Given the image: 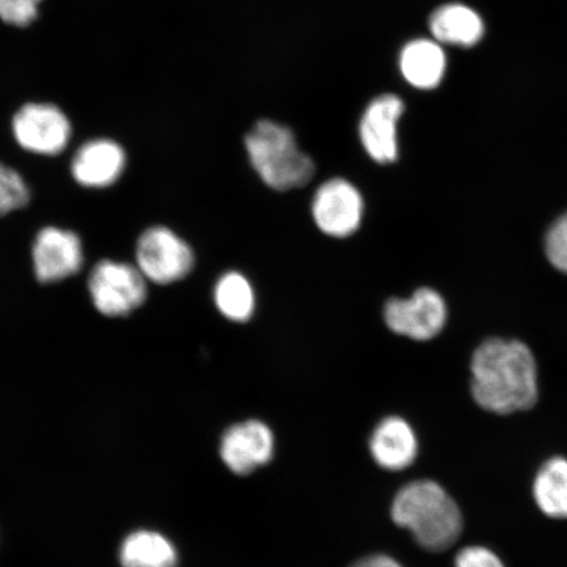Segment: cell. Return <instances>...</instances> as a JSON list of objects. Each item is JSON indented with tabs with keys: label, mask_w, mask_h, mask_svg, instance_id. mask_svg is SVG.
<instances>
[{
	"label": "cell",
	"mask_w": 567,
	"mask_h": 567,
	"mask_svg": "<svg viewBox=\"0 0 567 567\" xmlns=\"http://www.w3.org/2000/svg\"><path fill=\"white\" fill-rule=\"evenodd\" d=\"M534 354L519 340L488 339L472 359V394L478 405L507 415L537 402Z\"/></svg>",
	"instance_id": "6da1fadb"
},
{
	"label": "cell",
	"mask_w": 567,
	"mask_h": 567,
	"mask_svg": "<svg viewBox=\"0 0 567 567\" xmlns=\"http://www.w3.org/2000/svg\"><path fill=\"white\" fill-rule=\"evenodd\" d=\"M392 517L396 526L406 528L420 547L443 551L458 540L463 515L456 502L432 481H415L395 495Z\"/></svg>",
	"instance_id": "7a4b0ae2"
},
{
	"label": "cell",
	"mask_w": 567,
	"mask_h": 567,
	"mask_svg": "<svg viewBox=\"0 0 567 567\" xmlns=\"http://www.w3.org/2000/svg\"><path fill=\"white\" fill-rule=\"evenodd\" d=\"M245 147L255 173L274 190L287 193L313 181L316 163L301 151L287 125L260 120L246 134Z\"/></svg>",
	"instance_id": "3957f363"
},
{
	"label": "cell",
	"mask_w": 567,
	"mask_h": 567,
	"mask_svg": "<svg viewBox=\"0 0 567 567\" xmlns=\"http://www.w3.org/2000/svg\"><path fill=\"white\" fill-rule=\"evenodd\" d=\"M136 260L144 278L159 286L186 279L196 264L193 247L166 226H153L141 234Z\"/></svg>",
	"instance_id": "277c9868"
},
{
	"label": "cell",
	"mask_w": 567,
	"mask_h": 567,
	"mask_svg": "<svg viewBox=\"0 0 567 567\" xmlns=\"http://www.w3.org/2000/svg\"><path fill=\"white\" fill-rule=\"evenodd\" d=\"M89 290L95 308L106 317H126L145 303L147 280L137 267L102 260L92 268Z\"/></svg>",
	"instance_id": "5b68a950"
},
{
	"label": "cell",
	"mask_w": 567,
	"mask_h": 567,
	"mask_svg": "<svg viewBox=\"0 0 567 567\" xmlns=\"http://www.w3.org/2000/svg\"><path fill=\"white\" fill-rule=\"evenodd\" d=\"M310 212L318 230L324 236L346 239L363 224L364 197L350 181L331 177L317 188Z\"/></svg>",
	"instance_id": "8992f818"
},
{
	"label": "cell",
	"mask_w": 567,
	"mask_h": 567,
	"mask_svg": "<svg viewBox=\"0 0 567 567\" xmlns=\"http://www.w3.org/2000/svg\"><path fill=\"white\" fill-rule=\"evenodd\" d=\"M12 134L24 151L54 157L68 147L73 126L60 106L32 102L20 106L13 115Z\"/></svg>",
	"instance_id": "52a82bcc"
},
{
	"label": "cell",
	"mask_w": 567,
	"mask_h": 567,
	"mask_svg": "<svg viewBox=\"0 0 567 567\" xmlns=\"http://www.w3.org/2000/svg\"><path fill=\"white\" fill-rule=\"evenodd\" d=\"M384 321L394 334L424 342L444 329L446 305L436 290L421 288L410 299H390L384 307Z\"/></svg>",
	"instance_id": "ba28073f"
},
{
	"label": "cell",
	"mask_w": 567,
	"mask_h": 567,
	"mask_svg": "<svg viewBox=\"0 0 567 567\" xmlns=\"http://www.w3.org/2000/svg\"><path fill=\"white\" fill-rule=\"evenodd\" d=\"M405 111L402 99L394 94L374 97L359 123V138L368 157L379 165L399 159V125Z\"/></svg>",
	"instance_id": "9c48e42d"
},
{
	"label": "cell",
	"mask_w": 567,
	"mask_h": 567,
	"mask_svg": "<svg viewBox=\"0 0 567 567\" xmlns=\"http://www.w3.org/2000/svg\"><path fill=\"white\" fill-rule=\"evenodd\" d=\"M32 258L35 278L49 284L65 280L81 271L83 246L74 231L42 229L34 239Z\"/></svg>",
	"instance_id": "30bf717a"
},
{
	"label": "cell",
	"mask_w": 567,
	"mask_h": 567,
	"mask_svg": "<svg viewBox=\"0 0 567 567\" xmlns=\"http://www.w3.org/2000/svg\"><path fill=\"white\" fill-rule=\"evenodd\" d=\"M275 437L265 422L250 420L231 425L223 441V461L233 473L245 476L272 460Z\"/></svg>",
	"instance_id": "8fae6325"
},
{
	"label": "cell",
	"mask_w": 567,
	"mask_h": 567,
	"mask_svg": "<svg viewBox=\"0 0 567 567\" xmlns=\"http://www.w3.org/2000/svg\"><path fill=\"white\" fill-rule=\"evenodd\" d=\"M126 154L122 145L110 138L87 141L71 161V174L83 187L106 188L125 172Z\"/></svg>",
	"instance_id": "7c38bea8"
},
{
	"label": "cell",
	"mask_w": 567,
	"mask_h": 567,
	"mask_svg": "<svg viewBox=\"0 0 567 567\" xmlns=\"http://www.w3.org/2000/svg\"><path fill=\"white\" fill-rule=\"evenodd\" d=\"M372 456L386 471L406 470L417 456V439L413 427L400 416H388L372 432Z\"/></svg>",
	"instance_id": "4fadbf2b"
},
{
	"label": "cell",
	"mask_w": 567,
	"mask_h": 567,
	"mask_svg": "<svg viewBox=\"0 0 567 567\" xmlns=\"http://www.w3.org/2000/svg\"><path fill=\"white\" fill-rule=\"evenodd\" d=\"M445 68V53L434 40L410 41L400 54L401 74L410 86L417 90L437 87L443 81Z\"/></svg>",
	"instance_id": "5bb4252c"
},
{
	"label": "cell",
	"mask_w": 567,
	"mask_h": 567,
	"mask_svg": "<svg viewBox=\"0 0 567 567\" xmlns=\"http://www.w3.org/2000/svg\"><path fill=\"white\" fill-rule=\"evenodd\" d=\"M430 31L442 44L470 48L476 45L485 33L478 13L464 4H446L432 13Z\"/></svg>",
	"instance_id": "9a60e30c"
},
{
	"label": "cell",
	"mask_w": 567,
	"mask_h": 567,
	"mask_svg": "<svg viewBox=\"0 0 567 567\" xmlns=\"http://www.w3.org/2000/svg\"><path fill=\"white\" fill-rule=\"evenodd\" d=\"M123 567H177L179 555L167 537L154 530H136L120 548Z\"/></svg>",
	"instance_id": "2e32d148"
},
{
	"label": "cell",
	"mask_w": 567,
	"mask_h": 567,
	"mask_svg": "<svg viewBox=\"0 0 567 567\" xmlns=\"http://www.w3.org/2000/svg\"><path fill=\"white\" fill-rule=\"evenodd\" d=\"M213 301L218 313L234 323L250 321L257 308V295L251 281L238 271L219 276L213 289Z\"/></svg>",
	"instance_id": "e0dca14e"
},
{
	"label": "cell",
	"mask_w": 567,
	"mask_h": 567,
	"mask_svg": "<svg viewBox=\"0 0 567 567\" xmlns=\"http://www.w3.org/2000/svg\"><path fill=\"white\" fill-rule=\"evenodd\" d=\"M534 496L538 508L553 519H567V460L553 457L538 471Z\"/></svg>",
	"instance_id": "ac0fdd59"
},
{
	"label": "cell",
	"mask_w": 567,
	"mask_h": 567,
	"mask_svg": "<svg viewBox=\"0 0 567 567\" xmlns=\"http://www.w3.org/2000/svg\"><path fill=\"white\" fill-rule=\"evenodd\" d=\"M31 200V190L16 168L0 162V217L24 208Z\"/></svg>",
	"instance_id": "d6986e66"
},
{
	"label": "cell",
	"mask_w": 567,
	"mask_h": 567,
	"mask_svg": "<svg viewBox=\"0 0 567 567\" xmlns=\"http://www.w3.org/2000/svg\"><path fill=\"white\" fill-rule=\"evenodd\" d=\"M42 0H0V20L11 27L31 25L39 17Z\"/></svg>",
	"instance_id": "ffe728a7"
},
{
	"label": "cell",
	"mask_w": 567,
	"mask_h": 567,
	"mask_svg": "<svg viewBox=\"0 0 567 567\" xmlns=\"http://www.w3.org/2000/svg\"><path fill=\"white\" fill-rule=\"evenodd\" d=\"M545 251L558 271L567 274V213L559 217L548 231Z\"/></svg>",
	"instance_id": "44dd1931"
},
{
	"label": "cell",
	"mask_w": 567,
	"mask_h": 567,
	"mask_svg": "<svg viewBox=\"0 0 567 567\" xmlns=\"http://www.w3.org/2000/svg\"><path fill=\"white\" fill-rule=\"evenodd\" d=\"M456 567H505L494 551L484 547H467L458 551Z\"/></svg>",
	"instance_id": "7402d4cb"
},
{
	"label": "cell",
	"mask_w": 567,
	"mask_h": 567,
	"mask_svg": "<svg viewBox=\"0 0 567 567\" xmlns=\"http://www.w3.org/2000/svg\"><path fill=\"white\" fill-rule=\"evenodd\" d=\"M351 567H402V565L392 557L375 555L361 558Z\"/></svg>",
	"instance_id": "603a6c76"
}]
</instances>
